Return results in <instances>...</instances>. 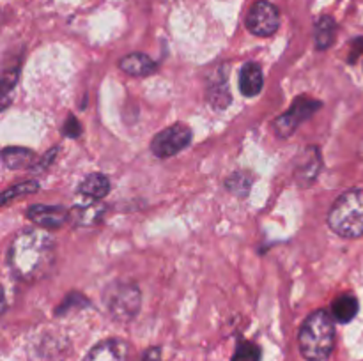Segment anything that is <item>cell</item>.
<instances>
[{
	"label": "cell",
	"mask_w": 363,
	"mask_h": 361,
	"mask_svg": "<svg viewBox=\"0 0 363 361\" xmlns=\"http://www.w3.org/2000/svg\"><path fill=\"white\" fill-rule=\"evenodd\" d=\"M55 258V243L45 230H21L13 239L7 264L16 280L32 283L48 275Z\"/></svg>",
	"instance_id": "obj_1"
},
{
	"label": "cell",
	"mask_w": 363,
	"mask_h": 361,
	"mask_svg": "<svg viewBox=\"0 0 363 361\" xmlns=\"http://www.w3.org/2000/svg\"><path fill=\"white\" fill-rule=\"evenodd\" d=\"M335 345V322L332 314L318 310L308 315L298 333V347L307 361H328Z\"/></svg>",
	"instance_id": "obj_2"
},
{
	"label": "cell",
	"mask_w": 363,
	"mask_h": 361,
	"mask_svg": "<svg viewBox=\"0 0 363 361\" xmlns=\"http://www.w3.org/2000/svg\"><path fill=\"white\" fill-rule=\"evenodd\" d=\"M330 230L346 239L363 236V190L346 191L332 205L326 218Z\"/></svg>",
	"instance_id": "obj_3"
},
{
	"label": "cell",
	"mask_w": 363,
	"mask_h": 361,
	"mask_svg": "<svg viewBox=\"0 0 363 361\" xmlns=\"http://www.w3.org/2000/svg\"><path fill=\"white\" fill-rule=\"evenodd\" d=\"M105 304L108 314L117 321H131L138 314L142 304V294L135 283L116 282L105 290Z\"/></svg>",
	"instance_id": "obj_4"
},
{
	"label": "cell",
	"mask_w": 363,
	"mask_h": 361,
	"mask_svg": "<svg viewBox=\"0 0 363 361\" xmlns=\"http://www.w3.org/2000/svg\"><path fill=\"white\" fill-rule=\"evenodd\" d=\"M191 127L184 122H176L152 137L151 152L156 158H170L186 149L191 144Z\"/></svg>",
	"instance_id": "obj_5"
},
{
	"label": "cell",
	"mask_w": 363,
	"mask_h": 361,
	"mask_svg": "<svg viewBox=\"0 0 363 361\" xmlns=\"http://www.w3.org/2000/svg\"><path fill=\"white\" fill-rule=\"evenodd\" d=\"M321 101L307 98V96H300V98L294 99L291 108L287 110L286 113H282L280 117H277L275 122H273V131H275L277 137L287 138L289 134H293L301 122L311 119V117L321 108Z\"/></svg>",
	"instance_id": "obj_6"
},
{
	"label": "cell",
	"mask_w": 363,
	"mask_h": 361,
	"mask_svg": "<svg viewBox=\"0 0 363 361\" xmlns=\"http://www.w3.org/2000/svg\"><path fill=\"white\" fill-rule=\"evenodd\" d=\"M280 27V13L268 0H257L247 14V28L257 38H269Z\"/></svg>",
	"instance_id": "obj_7"
},
{
	"label": "cell",
	"mask_w": 363,
	"mask_h": 361,
	"mask_svg": "<svg viewBox=\"0 0 363 361\" xmlns=\"http://www.w3.org/2000/svg\"><path fill=\"white\" fill-rule=\"evenodd\" d=\"M27 216L45 230H53L64 227V223L69 219V211L62 205H43L34 204L28 207Z\"/></svg>",
	"instance_id": "obj_8"
},
{
	"label": "cell",
	"mask_w": 363,
	"mask_h": 361,
	"mask_svg": "<svg viewBox=\"0 0 363 361\" xmlns=\"http://www.w3.org/2000/svg\"><path fill=\"white\" fill-rule=\"evenodd\" d=\"M206 96H208V103L216 110L227 108L230 105V91H229V71L225 66H218L213 71L211 78L208 81V88H206Z\"/></svg>",
	"instance_id": "obj_9"
},
{
	"label": "cell",
	"mask_w": 363,
	"mask_h": 361,
	"mask_svg": "<svg viewBox=\"0 0 363 361\" xmlns=\"http://www.w3.org/2000/svg\"><path fill=\"white\" fill-rule=\"evenodd\" d=\"M323 158L319 147L312 145V147L305 149V154L298 159V165L294 168V179L300 188H308L314 184L315 177L321 172Z\"/></svg>",
	"instance_id": "obj_10"
},
{
	"label": "cell",
	"mask_w": 363,
	"mask_h": 361,
	"mask_svg": "<svg viewBox=\"0 0 363 361\" xmlns=\"http://www.w3.org/2000/svg\"><path fill=\"white\" fill-rule=\"evenodd\" d=\"M130 347L121 338H106L96 343L82 361H128Z\"/></svg>",
	"instance_id": "obj_11"
},
{
	"label": "cell",
	"mask_w": 363,
	"mask_h": 361,
	"mask_svg": "<svg viewBox=\"0 0 363 361\" xmlns=\"http://www.w3.org/2000/svg\"><path fill=\"white\" fill-rule=\"evenodd\" d=\"M119 67L130 76H149L158 71V64L147 53L135 52L119 60Z\"/></svg>",
	"instance_id": "obj_12"
},
{
	"label": "cell",
	"mask_w": 363,
	"mask_h": 361,
	"mask_svg": "<svg viewBox=\"0 0 363 361\" xmlns=\"http://www.w3.org/2000/svg\"><path fill=\"white\" fill-rule=\"evenodd\" d=\"M264 74L257 62H247L240 71V91L245 98H255L262 91Z\"/></svg>",
	"instance_id": "obj_13"
},
{
	"label": "cell",
	"mask_w": 363,
	"mask_h": 361,
	"mask_svg": "<svg viewBox=\"0 0 363 361\" xmlns=\"http://www.w3.org/2000/svg\"><path fill=\"white\" fill-rule=\"evenodd\" d=\"M106 211V205L99 204L98 200L89 202V204L74 205L69 211V219L77 227H92L98 225L103 219Z\"/></svg>",
	"instance_id": "obj_14"
},
{
	"label": "cell",
	"mask_w": 363,
	"mask_h": 361,
	"mask_svg": "<svg viewBox=\"0 0 363 361\" xmlns=\"http://www.w3.org/2000/svg\"><path fill=\"white\" fill-rule=\"evenodd\" d=\"M110 191V180L105 173L92 172L85 177L84 180L78 186V193L84 195V197L92 198V200H101L103 197H106Z\"/></svg>",
	"instance_id": "obj_15"
},
{
	"label": "cell",
	"mask_w": 363,
	"mask_h": 361,
	"mask_svg": "<svg viewBox=\"0 0 363 361\" xmlns=\"http://www.w3.org/2000/svg\"><path fill=\"white\" fill-rule=\"evenodd\" d=\"M358 299L353 294H340L332 303V317L335 322L347 324L358 315Z\"/></svg>",
	"instance_id": "obj_16"
},
{
	"label": "cell",
	"mask_w": 363,
	"mask_h": 361,
	"mask_svg": "<svg viewBox=\"0 0 363 361\" xmlns=\"http://www.w3.org/2000/svg\"><path fill=\"white\" fill-rule=\"evenodd\" d=\"M35 161L34 151L27 147H6L2 151V163L9 170L30 168Z\"/></svg>",
	"instance_id": "obj_17"
},
{
	"label": "cell",
	"mask_w": 363,
	"mask_h": 361,
	"mask_svg": "<svg viewBox=\"0 0 363 361\" xmlns=\"http://www.w3.org/2000/svg\"><path fill=\"white\" fill-rule=\"evenodd\" d=\"M337 23L332 16L318 18L314 25V41L318 50H328L335 41Z\"/></svg>",
	"instance_id": "obj_18"
},
{
	"label": "cell",
	"mask_w": 363,
	"mask_h": 361,
	"mask_svg": "<svg viewBox=\"0 0 363 361\" xmlns=\"http://www.w3.org/2000/svg\"><path fill=\"white\" fill-rule=\"evenodd\" d=\"M38 190H39V183H38V180H23V183H18V184H14V186H11L9 190L4 191V193H2V200H0V204L7 205L11 200H13V198L23 197V195L35 193V191H38Z\"/></svg>",
	"instance_id": "obj_19"
},
{
	"label": "cell",
	"mask_w": 363,
	"mask_h": 361,
	"mask_svg": "<svg viewBox=\"0 0 363 361\" xmlns=\"http://www.w3.org/2000/svg\"><path fill=\"white\" fill-rule=\"evenodd\" d=\"M230 361H261V347L257 343L243 340L238 343L236 353Z\"/></svg>",
	"instance_id": "obj_20"
},
{
	"label": "cell",
	"mask_w": 363,
	"mask_h": 361,
	"mask_svg": "<svg viewBox=\"0 0 363 361\" xmlns=\"http://www.w3.org/2000/svg\"><path fill=\"white\" fill-rule=\"evenodd\" d=\"M225 186L229 188L233 193H236L238 197H247V193L250 191L252 186V177L245 172H236L234 176H230L227 179Z\"/></svg>",
	"instance_id": "obj_21"
},
{
	"label": "cell",
	"mask_w": 363,
	"mask_h": 361,
	"mask_svg": "<svg viewBox=\"0 0 363 361\" xmlns=\"http://www.w3.org/2000/svg\"><path fill=\"white\" fill-rule=\"evenodd\" d=\"M62 133L69 138H78L82 134V126L74 115H67L66 124L62 127Z\"/></svg>",
	"instance_id": "obj_22"
},
{
	"label": "cell",
	"mask_w": 363,
	"mask_h": 361,
	"mask_svg": "<svg viewBox=\"0 0 363 361\" xmlns=\"http://www.w3.org/2000/svg\"><path fill=\"white\" fill-rule=\"evenodd\" d=\"M142 361H162V353H160L158 347H151V349L145 350Z\"/></svg>",
	"instance_id": "obj_23"
}]
</instances>
